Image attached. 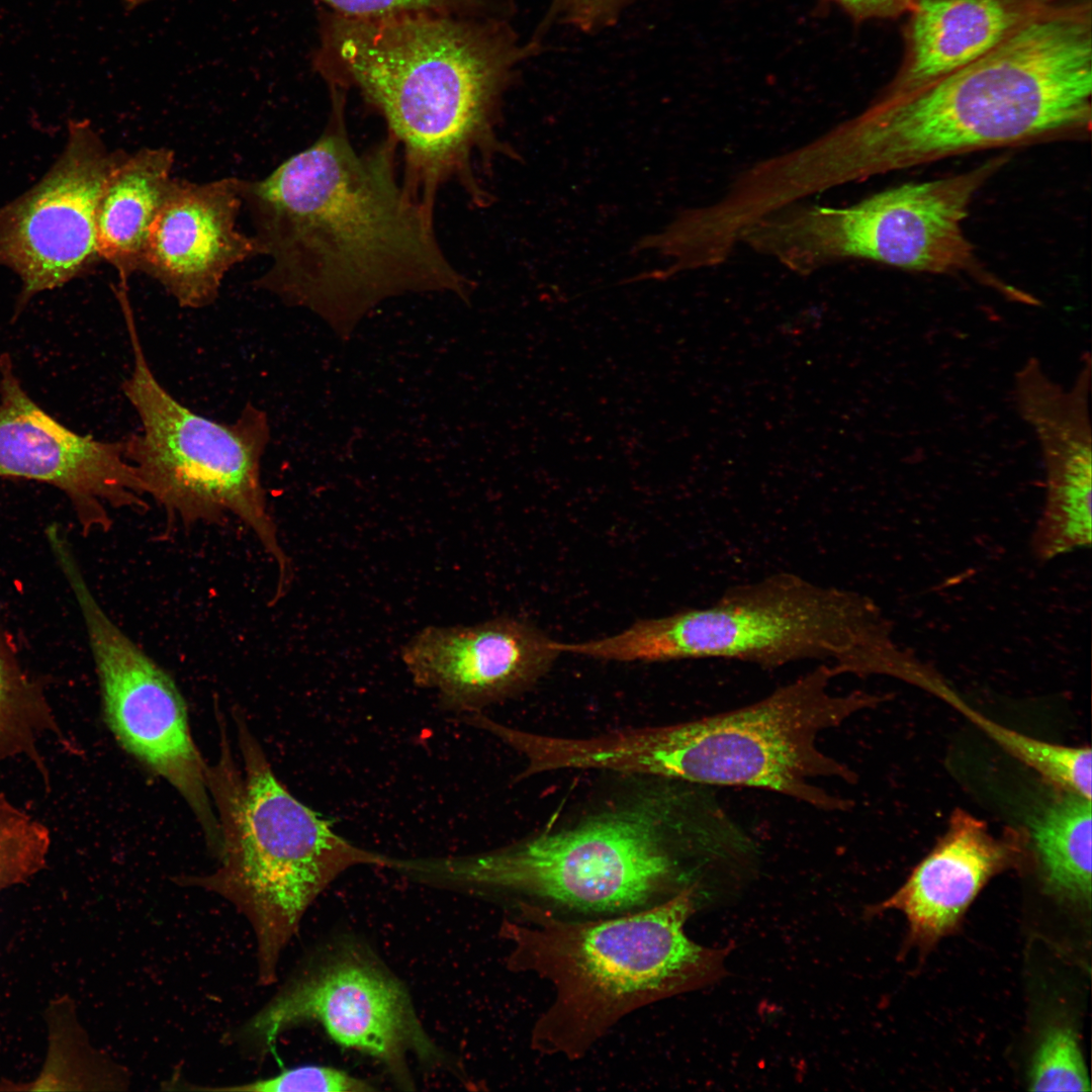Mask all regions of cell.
Instances as JSON below:
<instances>
[{
  "label": "cell",
  "instance_id": "6da1fadb",
  "mask_svg": "<svg viewBox=\"0 0 1092 1092\" xmlns=\"http://www.w3.org/2000/svg\"><path fill=\"white\" fill-rule=\"evenodd\" d=\"M318 138L268 176L242 179L260 255L269 267L257 288L321 316L347 340L390 297L450 292L469 303L474 282L446 256L434 210L405 189L395 141L359 151L345 117V91Z\"/></svg>",
  "mask_w": 1092,
  "mask_h": 1092
},
{
  "label": "cell",
  "instance_id": "7a4b0ae2",
  "mask_svg": "<svg viewBox=\"0 0 1092 1092\" xmlns=\"http://www.w3.org/2000/svg\"><path fill=\"white\" fill-rule=\"evenodd\" d=\"M1092 39L1075 15L1040 10L991 52L794 148L813 195L976 151L1084 136L1092 121Z\"/></svg>",
  "mask_w": 1092,
  "mask_h": 1092
},
{
  "label": "cell",
  "instance_id": "3957f363",
  "mask_svg": "<svg viewBox=\"0 0 1092 1092\" xmlns=\"http://www.w3.org/2000/svg\"><path fill=\"white\" fill-rule=\"evenodd\" d=\"M315 62L330 86L357 89L381 116L414 198L434 210L455 184L476 207L492 204L494 162L520 155L500 138L504 56L483 28L458 15L333 11Z\"/></svg>",
  "mask_w": 1092,
  "mask_h": 1092
},
{
  "label": "cell",
  "instance_id": "277c9868",
  "mask_svg": "<svg viewBox=\"0 0 1092 1092\" xmlns=\"http://www.w3.org/2000/svg\"><path fill=\"white\" fill-rule=\"evenodd\" d=\"M697 885L645 909L603 918H569L514 906L502 923L510 970L550 984L553 998L531 1032L533 1049L582 1058L621 1019L651 1003L697 990L726 975L730 948L701 945L685 932Z\"/></svg>",
  "mask_w": 1092,
  "mask_h": 1092
},
{
  "label": "cell",
  "instance_id": "5b68a950",
  "mask_svg": "<svg viewBox=\"0 0 1092 1092\" xmlns=\"http://www.w3.org/2000/svg\"><path fill=\"white\" fill-rule=\"evenodd\" d=\"M833 677L830 663H821L738 709L583 738L579 762L585 769L764 789L824 811L848 810L849 800L815 785L823 778L855 780L847 765L817 747V737L883 698L833 694Z\"/></svg>",
  "mask_w": 1092,
  "mask_h": 1092
},
{
  "label": "cell",
  "instance_id": "8992f818",
  "mask_svg": "<svg viewBox=\"0 0 1092 1092\" xmlns=\"http://www.w3.org/2000/svg\"><path fill=\"white\" fill-rule=\"evenodd\" d=\"M236 723L243 774L222 726L218 761L207 768L221 835L218 866L209 874L175 881L218 895L246 918L256 942L258 984L270 986L278 981L283 954L317 897L354 867L383 868L386 855L347 840L290 794L242 715Z\"/></svg>",
  "mask_w": 1092,
  "mask_h": 1092
},
{
  "label": "cell",
  "instance_id": "52a82bcc",
  "mask_svg": "<svg viewBox=\"0 0 1092 1092\" xmlns=\"http://www.w3.org/2000/svg\"><path fill=\"white\" fill-rule=\"evenodd\" d=\"M391 870L423 886L569 918L654 906L677 893L672 890L679 874L663 816L646 807L608 812L483 852L394 857Z\"/></svg>",
  "mask_w": 1092,
  "mask_h": 1092
},
{
  "label": "cell",
  "instance_id": "ba28073f",
  "mask_svg": "<svg viewBox=\"0 0 1092 1092\" xmlns=\"http://www.w3.org/2000/svg\"><path fill=\"white\" fill-rule=\"evenodd\" d=\"M892 640L891 622L870 597L781 571L730 586L708 606L577 642L573 651L623 662L719 658L776 668L808 659L835 663Z\"/></svg>",
  "mask_w": 1092,
  "mask_h": 1092
},
{
  "label": "cell",
  "instance_id": "9c48e42d",
  "mask_svg": "<svg viewBox=\"0 0 1092 1092\" xmlns=\"http://www.w3.org/2000/svg\"><path fill=\"white\" fill-rule=\"evenodd\" d=\"M118 303L132 352L121 390L140 420V430L123 438L124 454L146 495L185 526L238 518L276 564L279 599L290 583L291 566L262 483V457L270 441L267 414L249 403L235 422L225 423L181 403L150 366L130 300Z\"/></svg>",
  "mask_w": 1092,
  "mask_h": 1092
},
{
  "label": "cell",
  "instance_id": "30bf717a",
  "mask_svg": "<svg viewBox=\"0 0 1092 1092\" xmlns=\"http://www.w3.org/2000/svg\"><path fill=\"white\" fill-rule=\"evenodd\" d=\"M993 158L952 176L910 182L847 206L797 202L758 219L741 245L802 275L845 260L930 273L967 274L1011 301L1030 295L986 271L964 232L971 203L1004 164Z\"/></svg>",
  "mask_w": 1092,
  "mask_h": 1092
},
{
  "label": "cell",
  "instance_id": "8fae6325",
  "mask_svg": "<svg viewBox=\"0 0 1092 1092\" xmlns=\"http://www.w3.org/2000/svg\"><path fill=\"white\" fill-rule=\"evenodd\" d=\"M314 1023L339 1046L376 1061L412 1090V1066L456 1072L422 1022L404 983L366 942L339 936L314 948L272 998L233 1034L261 1058L279 1036Z\"/></svg>",
  "mask_w": 1092,
  "mask_h": 1092
},
{
  "label": "cell",
  "instance_id": "7c38bea8",
  "mask_svg": "<svg viewBox=\"0 0 1092 1092\" xmlns=\"http://www.w3.org/2000/svg\"><path fill=\"white\" fill-rule=\"evenodd\" d=\"M51 551L81 611L108 728L129 754L178 791L218 854L221 835L208 794V765L192 739L178 687L100 606L69 540L54 541Z\"/></svg>",
  "mask_w": 1092,
  "mask_h": 1092
},
{
  "label": "cell",
  "instance_id": "4fadbf2b",
  "mask_svg": "<svg viewBox=\"0 0 1092 1092\" xmlns=\"http://www.w3.org/2000/svg\"><path fill=\"white\" fill-rule=\"evenodd\" d=\"M111 151L88 121L72 122L63 153L23 195L0 208V266L21 280L17 310L35 294L84 275L99 261L96 214Z\"/></svg>",
  "mask_w": 1092,
  "mask_h": 1092
},
{
  "label": "cell",
  "instance_id": "5bb4252c",
  "mask_svg": "<svg viewBox=\"0 0 1092 1092\" xmlns=\"http://www.w3.org/2000/svg\"><path fill=\"white\" fill-rule=\"evenodd\" d=\"M0 477L60 489L87 533L106 532L111 509L148 508L123 439L97 440L61 424L23 389L8 354L0 355Z\"/></svg>",
  "mask_w": 1092,
  "mask_h": 1092
},
{
  "label": "cell",
  "instance_id": "9a60e30c",
  "mask_svg": "<svg viewBox=\"0 0 1092 1092\" xmlns=\"http://www.w3.org/2000/svg\"><path fill=\"white\" fill-rule=\"evenodd\" d=\"M1091 356L1065 387L1030 357L1014 378L1018 413L1034 433L1045 471V502L1031 538L1033 556L1051 560L1091 543Z\"/></svg>",
  "mask_w": 1092,
  "mask_h": 1092
},
{
  "label": "cell",
  "instance_id": "2e32d148",
  "mask_svg": "<svg viewBox=\"0 0 1092 1092\" xmlns=\"http://www.w3.org/2000/svg\"><path fill=\"white\" fill-rule=\"evenodd\" d=\"M560 653L531 622L503 616L428 626L405 643L401 659L414 684L434 691L444 710L471 714L534 686Z\"/></svg>",
  "mask_w": 1092,
  "mask_h": 1092
},
{
  "label": "cell",
  "instance_id": "e0dca14e",
  "mask_svg": "<svg viewBox=\"0 0 1092 1092\" xmlns=\"http://www.w3.org/2000/svg\"><path fill=\"white\" fill-rule=\"evenodd\" d=\"M242 206L240 178L198 183L173 177L148 230L139 272L181 307L211 305L228 272L260 255L256 239L237 226Z\"/></svg>",
  "mask_w": 1092,
  "mask_h": 1092
},
{
  "label": "cell",
  "instance_id": "ac0fdd59",
  "mask_svg": "<svg viewBox=\"0 0 1092 1092\" xmlns=\"http://www.w3.org/2000/svg\"><path fill=\"white\" fill-rule=\"evenodd\" d=\"M1022 833L995 835L982 820L956 810L945 833L879 911L896 909L924 943L951 930L986 883L1022 852Z\"/></svg>",
  "mask_w": 1092,
  "mask_h": 1092
},
{
  "label": "cell",
  "instance_id": "d6986e66",
  "mask_svg": "<svg viewBox=\"0 0 1092 1092\" xmlns=\"http://www.w3.org/2000/svg\"><path fill=\"white\" fill-rule=\"evenodd\" d=\"M1055 0H917L906 56L882 94H903L985 56Z\"/></svg>",
  "mask_w": 1092,
  "mask_h": 1092
},
{
  "label": "cell",
  "instance_id": "ffe728a7",
  "mask_svg": "<svg viewBox=\"0 0 1092 1092\" xmlns=\"http://www.w3.org/2000/svg\"><path fill=\"white\" fill-rule=\"evenodd\" d=\"M174 152L166 147L126 153L109 175L96 214L100 260L117 272L118 286L128 288L139 272L148 230L173 178Z\"/></svg>",
  "mask_w": 1092,
  "mask_h": 1092
},
{
  "label": "cell",
  "instance_id": "44dd1931",
  "mask_svg": "<svg viewBox=\"0 0 1092 1092\" xmlns=\"http://www.w3.org/2000/svg\"><path fill=\"white\" fill-rule=\"evenodd\" d=\"M1091 800L1068 794L1032 825L1048 887L1063 898L1090 903Z\"/></svg>",
  "mask_w": 1092,
  "mask_h": 1092
},
{
  "label": "cell",
  "instance_id": "7402d4cb",
  "mask_svg": "<svg viewBox=\"0 0 1092 1092\" xmlns=\"http://www.w3.org/2000/svg\"><path fill=\"white\" fill-rule=\"evenodd\" d=\"M53 1026V1024H51ZM51 1030L50 1053L35 1084L64 1085L66 1090L123 1091L131 1084L129 1071L92 1046L76 1018L65 1021V1033Z\"/></svg>",
  "mask_w": 1092,
  "mask_h": 1092
},
{
  "label": "cell",
  "instance_id": "603a6c76",
  "mask_svg": "<svg viewBox=\"0 0 1092 1092\" xmlns=\"http://www.w3.org/2000/svg\"><path fill=\"white\" fill-rule=\"evenodd\" d=\"M987 732L1045 781L1091 800V749L1053 744L978 717Z\"/></svg>",
  "mask_w": 1092,
  "mask_h": 1092
},
{
  "label": "cell",
  "instance_id": "cb8c5ba5",
  "mask_svg": "<svg viewBox=\"0 0 1092 1092\" xmlns=\"http://www.w3.org/2000/svg\"><path fill=\"white\" fill-rule=\"evenodd\" d=\"M56 728L42 697L10 664L0 648V760L34 754L39 736Z\"/></svg>",
  "mask_w": 1092,
  "mask_h": 1092
},
{
  "label": "cell",
  "instance_id": "d4e9b609",
  "mask_svg": "<svg viewBox=\"0 0 1092 1092\" xmlns=\"http://www.w3.org/2000/svg\"><path fill=\"white\" fill-rule=\"evenodd\" d=\"M49 829L0 794V892L23 884L46 866Z\"/></svg>",
  "mask_w": 1092,
  "mask_h": 1092
},
{
  "label": "cell",
  "instance_id": "484cf974",
  "mask_svg": "<svg viewBox=\"0 0 1092 1092\" xmlns=\"http://www.w3.org/2000/svg\"><path fill=\"white\" fill-rule=\"evenodd\" d=\"M1032 1091H1090L1091 1082L1075 1032L1054 1027L1040 1041L1030 1069Z\"/></svg>",
  "mask_w": 1092,
  "mask_h": 1092
},
{
  "label": "cell",
  "instance_id": "4316f807",
  "mask_svg": "<svg viewBox=\"0 0 1092 1092\" xmlns=\"http://www.w3.org/2000/svg\"><path fill=\"white\" fill-rule=\"evenodd\" d=\"M189 1090L229 1092H371L373 1083L346 1070L326 1065H300L266 1078L224 1086H194Z\"/></svg>",
  "mask_w": 1092,
  "mask_h": 1092
},
{
  "label": "cell",
  "instance_id": "83f0119b",
  "mask_svg": "<svg viewBox=\"0 0 1092 1092\" xmlns=\"http://www.w3.org/2000/svg\"><path fill=\"white\" fill-rule=\"evenodd\" d=\"M334 12L355 17L427 12L464 16L473 0H318Z\"/></svg>",
  "mask_w": 1092,
  "mask_h": 1092
},
{
  "label": "cell",
  "instance_id": "f1b7e54d",
  "mask_svg": "<svg viewBox=\"0 0 1092 1092\" xmlns=\"http://www.w3.org/2000/svg\"><path fill=\"white\" fill-rule=\"evenodd\" d=\"M855 21L891 19L909 13L917 0H827Z\"/></svg>",
  "mask_w": 1092,
  "mask_h": 1092
},
{
  "label": "cell",
  "instance_id": "f546056e",
  "mask_svg": "<svg viewBox=\"0 0 1092 1092\" xmlns=\"http://www.w3.org/2000/svg\"><path fill=\"white\" fill-rule=\"evenodd\" d=\"M613 0H574L575 8L584 18L596 17Z\"/></svg>",
  "mask_w": 1092,
  "mask_h": 1092
}]
</instances>
